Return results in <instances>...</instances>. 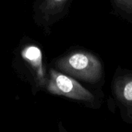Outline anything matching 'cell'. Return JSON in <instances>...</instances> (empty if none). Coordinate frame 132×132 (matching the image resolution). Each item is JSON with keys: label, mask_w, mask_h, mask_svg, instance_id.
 I'll use <instances>...</instances> for the list:
<instances>
[{"label": "cell", "mask_w": 132, "mask_h": 132, "mask_svg": "<svg viewBox=\"0 0 132 132\" xmlns=\"http://www.w3.org/2000/svg\"><path fill=\"white\" fill-rule=\"evenodd\" d=\"M56 66L63 72L92 84L99 81L104 73L101 61L87 51L73 52L60 59Z\"/></svg>", "instance_id": "6da1fadb"}, {"label": "cell", "mask_w": 132, "mask_h": 132, "mask_svg": "<svg viewBox=\"0 0 132 132\" xmlns=\"http://www.w3.org/2000/svg\"><path fill=\"white\" fill-rule=\"evenodd\" d=\"M47 90L56 95L71 99L93 102L94 95L73 78L63 74L55 70L50 72V80L46 84Z\"/></svg>", "instance_id": "7a4b0ae2"}, {"label": "cell", "mask_w": 132, "mask_h": 132, "mask_svg": "<svg viewBox=\"0 0 132 132\" xmlns=\"http://www.w3.org/2000/svg\"><path fill=\"white\" fill-rule=\"evenodd\" d=\"M111 91L123 120L132 124V70H117L112 80Z\"/></svg>", "instance_id": "3957f363"}, {"label": "cell", "mask_w": 132, "mask_h": 132, "mask_svg": "<svg viewBox=\"0 0 132 132\" xmlns=\"http://www.w3.org/2000/svg\"><path fill=\"white\" fill-rule=\"evenodd\" d=\"M21 55L24 60H26L32 67L36 80L39 85L43 86L46 83V72L43 64V55L39 47L30 45L23 48Z\"/></svg>", "instance_id": "277c9868"}, {"label": "cell", "mask_w": 132, "mask_h": 132, "mask_svg": "<svg viewBox=\"0 0 132 132\" xmlns=\"http://www.w3.org/2000/svg\"><path fill=\"white\" fill-rule=\"evenodd\" d=\"M67 0H45L42 10L47 14H54L60 12Z\"/></svg>", "instance_id": "5b68a950"}, {"label": "cell", "mask_w": 132, "mask_h": 132, "mask_svg": "<svg viewBox=\"0 0 132 132\" xmlns=\"http://www.w3.org/2000/svg\"><path fill=\"white\" fill-rule=\"evenodd\" d=\"M116 9L121 12L132 15V0H112Z\"/></svg>", "instance_id": "8992f818"}]
</instances>
